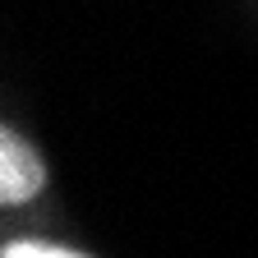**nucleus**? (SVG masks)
<instances>
[{
    "mask_svg": "<svg viewBox=\"0 0 258 258\" xmlns=\"http://www.w3.org/2000/svg\"><path fill=\"white\" fill-rule=\"evenodd\" d=\"M5 258H97L92 240H83L70 221H0Z\"/></svg>",
    "mask_w": 258,
    "mask_h": 258,
    "instance_id": "2",
    "label": "nucleus"
},
{
    "mask_svg": "<svg viewBox=\"0 0 258 258\" xmlns=\"http://www.w3.org/2000/svg\"><path fill=\"white\" fill-rule=\"evenodd\" d=\"M0 221H70L37 134L14 111L0 120Z\"/></svg>",
    "mask_w": 258,
    "mask_h": 258,
    "instance_id": "1",
    "label": "nucleus"
},
{
    "mask_svg": "<svg viewBox=\"0 0 258 258\" xmlns=\"http://www.w3.org/2000/svg\"><path fill=\"white\" fill-rule=\"evenodd\" d=\"M249 5H253V10H258V0H249Z\"/></svg>",
    "mask_w": 258,
    "mask_h": 258,
    "instance_id": "3",
    "label": "nucleus"
}]
</instances>
